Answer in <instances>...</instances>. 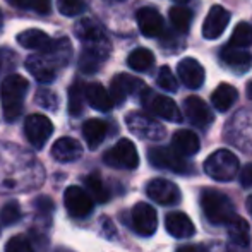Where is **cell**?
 I'll use <instances>...</instances> for the list:
<instances>
[{"mask_svg":"<svg viewBox=\"0 0 252 252\" xmlns=\"http://www.w3.org/2000/svg\"><path fill=\"white\" fill-rule=\"evenodd\" d=\"M72 55V47L67 38H60L52 41V45L41 53L28 57L26 69L36 81L41 83H50L55 79L60 67L67 65Z\"/></svg>","mask_w":252,"mask_h":252,"instance_id":"6da1fadb","label":"cell"},{"mask_svg":"<svg viewBox=\"0 0 252 252\" xmlns=\"http://www.w3.org/2000/svg\"><path fill=\"white\" fill-rule=\"evenodd\" d=\"M30 88L28 81L19 74H10L0 84V103L5 120L14 122L23 113V101Z\"/></svg>","mask_w":252,"mask_h":252,"instance_id":"7a4b0ae2","label":"cell"},{"mask_svg":"<svg viewBox=\"0 0 252 252\" xmlns=\"http://www.w3.org/2000/svg\"><path fill=\"white\" fill-rule=\"evenodd\" d=\"M76 33L84 45L83 55L96 60L98 63L110 55V41L96 23L90 19H83L76 26Z\"/></svg>","mask_w":252,"mask_h":252,"instance_id":"3957f363","label":"cell"},{"mask_svg":"<svg viewBox=\"0 0 252 252\" xmlns=\"http://www.w3.org/2000/svg\"><path fill=\"white\" fill-rule=\"evenodd\" d=\"M201 208L213 225H228L235 215V206L226 194L216 189H204L201 194Z\"/></svg>","mask_w":252,"mask_h":252,"instance_id":"277c9868","label":"cell"},{"mask_svg":"<svg viewBox=\"0 0 252 252\" xmlns=\"http://www.w3.org/2000/svg\"><path fill=\"white\" fill-rule=\"evenodd\" d=\"M239 168H240L239 158H237V155H233L228 150L215 151L204 161V172L211 179L220 180V182H228V180L235 179L237 173H239Z\"/></svg>","mask_w":252,"mask_h":252,"instance_id":"5b68a950","label":"cell"},{"mask_svg":"<svg viewBox=\"0 0 252 252\" xmlns=\"http://www.w3.org/2000/svg\"><path fill=\"white\" fill-rule=\"evenodd\" d=\"M148 159L153 166L161 170H170V172L187 175L192 172V165L186 159V156L179 155L173 148H151L148 151Z\"/></svg>","mask_w":252,"mask_h":252,"instance_id":"8992f818","label":"cell"},{"mask_svg":"<svg viewBox=\"0 0 252 252\" xmlns=\"http://www.w3.org/2000/svg\"><path fill=\"white\" fill-rule=\"evenodd\" d=\"M141 101L153 115L161 117V119L170 120V122H182V112L172 98L165 96V94L153 93L151 90L146 88L141 93Z\"/></svg>","mask_w":252,"mask_h":252,"instance_id":"52a82bcc","label":"cell"},{"mask_svg":"<svg viewBox=\"0 0 252 252\" xmlns=\"http://www.w3.org/2000/svg\"><path fill=\"white\" fill-rule=\"evenodd\" d=\"M103 161L108 166L122 170H134L139 165V155L132 141L120 139L113 148H110L103 156Z\"/></svg>","mask_w":252,"mask_h":252,"instance_id":"ba28073f","label":"cell"},{"mask_svg":"<svg viewBox=\"0 0 252 252\" xmlns=\"http://www.w3.org/2000/svg\"><path fill=\"white\" fill-rule=\"evenodd\" d=\"M126 124L132 134H136L141 139L159 141L165 137V127L150 115L141 112H132L126 117Z\"/></svg>","mask_w":252,"mask_h":252,"instance_id":"9c48e42d","label":"cell"},{"mask_svg":"<svg viewBox=\"0 0 252 252\" xmlns=\"http://www.w3.org/2000/svg\"><path fill=\"white\" fill-rule=\"evenodd\" d=\"M24 134H26L28 141L34 148L40 150V148L45 146V143L50 139V136L53 134V124L48 117L33 113L24 122Z\"/></svg>","mask_w":252,"mask_h":252,"instance_id":"30bf717a","label":"cell"},{"mask_svg":"<svg viewBox=\"0 0 252 252\" xmlns=\"http://www.w3.org/2000/svg\"><path fill=\"white\" fill-rule=\"evenodd\" d=\"M63 204L72 218H86L93 211V197L77 186H70L65 189Z\"/></svg>","mask_w":252,"mask_h":252,"instance_id":"8fae6325","label":"cell"},{"mask_svg":"<svg viewBox=\"0 0 252 252\" xmlns=\"http://www.w3.org/2000/svg\"><path fill=\"white\" fill-rule=\"evenodd\" d=\"M146 194L161 206H175L182 199L180 189L166 179H153L146 186Z\"/></svg>","mask_w":252,"mask_h":252,"instance_id":"7c38bea8","label":"cell"},{"mask_svg":"<svg viewBox=\"0 0 252 252\" xmlns=\"http://www.w3.org/2000/svg\"><path fill=\"white\" fill-rule=\"evenodd\" d=\"M132 226L139 235L151 237L158 228V215L146 202H137L132 208Z\"/></svg>","mask_w":252,"mask_h":252,"instance_id":"4fadbf2b","label":"cell"},{"mask_svg":"<svg viewBox=\"0 0 252 252\" xmlns=\"http://www.w3.org/2000/svg\"><path fill=\"white\" fill-rule=\"evenodd\" d=\"M146 90V84L141 79L129 76V74H119L112 79L110 84V96L113 103H124L127 96L136 93H143Z\"/></svg>","mask_w":252,"mask_h":252,"instance_id":"5bb4252c","label":"cell"},{"mask_svg":"<svg viewBox=\"0 0 252 252\" xmlns=\"http://www.w3.org/2000/svg\"><path fill=\"white\" fill-rule=\"evenodd\" d=\"M230 12L221 5H213L202 24V36L206 40H216L223 34L230 23Z\"/></svg>","mask_w":252,"mask_h":252,"instance_id":"9a60e30c","label":"cell"},{"mask_svg":"<svg viewBox=\"0 0 252 252\" xmlns=\"http://www.w3.org/2000/svg\"><path fill=\"white\" fill-rule=\"evenodd\" d=\"M184 113H186L187 120L196 127H208L209 124L215 120L213 112L209 110V106L206 105L204 100H201L199 96H189L184 101Z\"/></svg>","mask_w":252,"mask_h":252,"instance_id":"2e32d148","label":"cell"},{"mask_svg":"<svg viewBox=\"0 0 252 252\" xmlns=\"http://www.w3.org/2000/svg\"><path fill=\"white\" fill-rule=\"evenodd\" d=\"M177 72H179V77H180V81H182V84L189 88V90H197V88H201L206 77L204 67H202L196 59H190V57L180 60L179 65H177Z\"/></svg>","mask_w":252,"mask_h":252,"instance_id":"e0dca14e","label":"cell"},{"mask_svg":"<svg viewBox=\"0 0 252 252\" xmlns=\"http://www.w3.org/2000/svg\"><path fill=\"white\" fill-rule=\"evenodd\" d=\"M137 26H139L141 33L148 38H156L163 33V28H165V21H163L161 14L158 12L153 7H143V9L137 10L136 14Z\"/></svg>","mask_w":252,"mask_h":252,"instance_id":"ac0fdd59","label":"cell"},{"mask_svg":"<svg viewBox=\"0 0 252 252\" xmlns=\"http://www.w3.org/2000/svg\"><path fill=\"white\" fill-rule=\"evenodd\" d=\"M165 228L175 239H189V237H192L196 233V226H194L192 220L186 213L180 211H173L166 215Z\"/></svg>","mask_w":252,"mask_h":252,"instance_id":"d6986e66","label":"cell"},{"mask_svg":"<svg viewBox=\"0 0 252 252\" xmlns=\"http://www.w3.org/2000/svg\"><path fill=\"white\" fill-rule=\"evenodd\" d=\"M52 156L60 163L76 161L83 156V146L74 137H60L52 146Z\"/></svg>","mask_w":252,"mask_h":252,"instance_id":"ffe728a7","label":"cell"},{"mask_svg":"<svg viewBox=\"0 0 252 252\" xmlns=\"http://www.w3.org/2000/svg\"><path fill=\"white\" fill-rule=\"evenodd\" d=\"M220 59L232 69H237L240 72H246L247 69L252 65V53L246 52L244 48H237L232 45H225L220 50Z\"/></svg>","mask_w":252,"mask_h":252,"instance_id":"44dd1931","label":"cell"},{"mask_svg":"<svg viewBox=\"0 0 252 252\" xmlns=\"http://www.w3.org/2000/svg\"><path fill=\"white\" fill-rule=\"evenodd\" d=\"M172 148L179 153V155L190 156V155H196V153L199 151L201 141L196 132H192V130H189V129H180L173 134Z\"/></svg>","mask_w":252,"mask_h":252,"instance_id":"7402d4cb","label":"cell"},{"mask_svg":"<svg viewBox=\"0 0 252 252\" xmlns=\"http://www.w3.org/2000/svg\"><path fill=\"white\" fill-rule=\"evenodd\" d=\"M86 101L98 112H110L113 108V100L110 91L105 90L100 83L86 84Z\"/></svg>","mask_w":252,"mask_h":252,"instance_id":"603a6c76","label":"cell"},{"mask_svg":"<svg viewBox=\"0 0 252 252\" xmlns=\"http://www.w3.org/2000/svg\"><path fill=\"white\" fill-rule=\"evenodd\" d=\"M17 43L21 47L28 48V50H47L52 45V40L45 31L36 30V28H31V30H26L23 33L17 34Z\"/></svg>","mask_w":252,"mask_h":252,"instance_id":"cb8c5ba5","label":"cell"},{"mask_svg":"<svg viewBox=\"0 0 252 252\" xmlns=\"http://www.w3.org/2000/svg\"><path fill=\"white\" fill-rule=\"evenodd\" d=\"M106 132H108V126L100 119H90L84 122L83 126V136L90 150H96L98 146L105 141Z\"/></svg>","mask_w":252,"mask_h":252,"instance_id":"d4e9b609","label":"cell"},{"mask_svg":"<svg viewBox=\"0 0 252 252\" xmlns=\"http://www.w3.org/2000/svg\"><path fill=\"white\" fill-rule=\"evenodd\" d=\"M237 98H239V93H237L235 88L228 83H223L213 91L211 103L218 112H226V110L232 108L233 103L237 101Z\"/></svg>","mask_w":252,"mask_h":252,"instance_id":"484cf974","label":"cell"},{"mask_svg":"<svg viewBox=\"0 0 252 252\" xmlns=\"http://www.w3.org/2000/svg\"><path fill=\"white\" fill-rule=\"evenodd\" d=\"M226 226H228V237H230V240H232V246L246 247L247 249L251 244L249 223L244 218H240V216H237V218H233Z\"/></svg>","mask_w":252,"mask_h":252,"instance_id":"4316f807","label":"cell"},{"mask_svg":"<svg viewBox=\"0 0 252 252\" xmlns=\"http://www.w3.org/2000/svg\"><path fill=\"white\" fill-rule=\"evenodd\" d=\"M127 63H129L130 69L137 70V72H144V70H150L151 65L155 63V55L148 48H136L134 52L129 53Z\"/></svg>","mask_w":252,"mask_h":252,"instance_id":"83f0119b","label":"cell"},{"mask_svg":"<svg viewBox=\"0 0 252 252\" xmlns=\"http://www.w3.org/2000/svg\"><path fill=\"white\" fill-rule=\"evenodd\" d=\"M88 190H90V196L93 197V201L96 202H106L110 199V190L105 187V182L101 180L100 173H90V175L84 179Z\"/></svg>","mask_w":252,"mask_h":252,"instance_id":"f1b7e54d","label":"cell"},{"mask_svg":"<svg viewBox=\"0 0 252 252\" xmlns=\"http://www.w3.org/2000/svg\"><path fill=\"white\" fill-rule=\"evenodd\" d=\"M84 100H86V86H84L83 83H74L72 86L69 88V101H67L70 115L77 117L83 112Z\"/></svg>","mask_w":252,"mask_h":252,"instance_id":"f546056e","label":"cell"},{"mask_svg":"<svg viewBox=\"0 0 252 252\" xmlns=\"http://www.w3.org/2000/svg\"><path fill=\"white\" fill-rule=\"evenodd\" d=\"M170 21L180 33H187L192 23V12L184 5H173L170 9Z\"/></svg>","mask_w":252,"mask_h":252,"instance_id":"4dcf8cb0","label":"cell"},{"mask_svg":"<svg viewBox=\"0 0 252 252\" xmlns=\"http://www.w3.org/2000/svg\"><path fill=\"white\" fill-rule=\"evenodd\" d=\"M230 45L237 48H247L252 47V26L247 23H239L237 28L233 30L232 38H230Z\"/></svg>","mask_w":252,"mask_h":252,"instance_id":"1f68e13d","label":"cell"},{"mask_svg":"<svg viewBox=\"0 0 252 252\" xmlns=\"http://www.w3.org/2000/svg\"><path fill=\"white\" fill-rule=\"evenodd\" d=\"M57 7L62 16L74 17L86 9V0H57Z\"/></svg>","mask_w":252,"mask_h":252,"instance_id":"d6a6232c","label":"cell"},{"mask_svg":"<svg viewBox=\"0 0 252 252\" xmlns=\"http://www.w3.org/2000/svg\"><path fill=\"white\" fill-rule=\"evenodd\" d=\"M156 83H158V86L161 88V90L170 91V93L177 91V88H179V83H177V79H175V76H173V72L168 69V65H163L161 69L158 70V77H156Z\"/></svg>","mask_w":252,"mask_h":252,"instance_id":"836d02e7","label":"cell"},{"mask_svg":"<svg viewBox=\"0 0 252 252\" xmlns=\"http://www.w3.org/2000/svg\"><path fill=\"white\" fill-rule=\"evenodd\" d=\"M21 216H23L21 206H19V202H16V201L7 202L2 208V213H0V220H2L3 225H14V223L19 221Z\"/></svg>","mask_w":252,"mask_h":252,"instance_id":"e575fe53","label":"cell"},{"mask_svg":"<svg viewBox=\"0 0 252 252\" xmlns=\"http://www.w3.org/2000/svg\"><path fill=\"white\" fill-rule=\"evenodd\" d=\"M36 103L41 106V108L45 110H52V112H55L57 108H59V96H57V93H53V91H48V90H41L36 93Z\"/></svg>","mask_w":252,"mask_h":252,"instance_id":"d590c367","label":"cell"},{"mask_svg":"<svg viewBox=\"0 0 252 252\" xmlns=\"http://www.w3.org/2000/svg\"><path fill=\"white\" fill-rule=\"evenodd\" d=\"M5 252H33V247L24 235H14L5 244Z\"/></svg>","mask_w":252,"mask_h":252,"instance_id":"8d00e7d4","label":"cell"},{"mask_svg":"<svg viewBox=\"0 0 252 252\" xmlns=\"http://www.w3.org/2000/svg\"><path fill=\"white\" fill-rule=\"evenodd\" d=\"M34 208L38 209V215L50 216L53 211V201L48 196H40L38 199H34Z\"/></svg>","mask_w":252,"mask_h":252,"instance_id":"74e56055","label":"cell"},{"mask_svg":"<svg viewBox=\"0 0 252 252\" xmlns=\"http://www.w3.org/2000/svg\"><path fill=\"white\" fill-rule=\"evenodd\" d=\"M31 7H33L34 12L41 14V16H47L52 9V0H33Z\"/></svg>","mask_w":252,"mask_h":252,"instance_id":"f35d334b","label":"cell"},{"mask_svg":"<svg viewBox=\"0 0 252 252\" xmlns=\"http://www.w3.org/2000/svg\"><path fill=\"white\" fill-rule=\"evenodd\" d=\"M240 184L242 187H252V163L240 170Z\"/></svg>","mask_w":252,"mask_h":252,"instance_id":"ab89813d","label":"cell"},{"mask_svg":"<svg viewBox=\"0 0 252 252\" xmlns=\"http://www.w3.org/2000/svg\"><path fill=\"white\" fill-rule=\"evenodd\" d=\"M177 252H208L204 246H196V244H189V246H182Z\"/></svg>","mask_w":252,"mask_h":252,"instance_id":"60d3db41","label":"cell"},{"mask_svg":"<svg viewBox=\"0 0 252 252\" xmlns=\"http://www.w3.org/2000/svg\"><path fill=\"white\" fill-rule=\"evenodd\" d=\"M10 5L17 7V9H26V7H31L33 0H9Z\"/></svg>","mask_w":252,"mask_h":252,"instance_id":"b9f144b4","label":"cell"},{"mask_svg":"<svg viewBox=\"0 0 252 252\" xmlns=\"http://www.w3.org/2000/svg\"><path fill=\"white\" fill-rule=\"evenodd\" d=\"M246 91H247V96H249V100H252V79L249 81V83H247Z\"/></svg>","mask_w":252,"mask_h":252,"instance_id":"7bdbcfd3","label":"cell"},{"mask_svg":"<svg viewBox=\"0 0 252 252\" xmlns=\"http://www.w3.org/2000/svg\"><path fill=\"white\" fill-rule=\"evenodd\" d=\"M228 252H246V247H237V246H232L228 249Z\"/></svg>","mask_w":252,"mask_h":252,"instance_id":"ee69618b","label":"cell"},{"mask_svg":"<svg viewBox=\"0 0 252 252\" xmlns=\"http://www.w3.org/2000/svg\"><path fill=\"white\" fill-rule=\"evenodd\" d=\"M247 209H249V213H251V216H252V194L249 197H247Z\"/></svg>","mask_w":252,"mask_h":252,"instance_id":"f6af8a7d","label":"cell"},{"mask_svg":"<svg viewBox=\"0 0 252 252\" xmlns=\"http://www.w3.org/2000/svg\"><path fill=\"white\" fill-rule=\"evenodd\" d=\"M2 21H3L2 19V12H0V30H2Z\"/></svg>","mask_w":252,"mask_h":252,"instance_id":"bcb514c9","label":"cell"},{"mask_svg":"<svg viewBox=\"0 0 252 252\" xmlns=\"http://www.w3.org/2000/svg\"><path fill=\"white\" fill-rule=\"evenodd\" d=\"M175 2H180V3H186V2H189V0H175Z\"/></svg>","mask_w":252,"mask_h":252,"instance_id":"7dc6e473","label":"cell"},{"mask_svg":"<svg viewBox=\"0 0 252 252\" xmlns=\"http://www.w3.org/2000/svg\"><path fill=\"white\" fill-rule=\"evenodd\" d=\"M59 252H69V251H59Z\"/></svg>","mask_w":252,"mask_h":252,"instance_id":"c3c4849f","label":"cell"}]
</instances>
